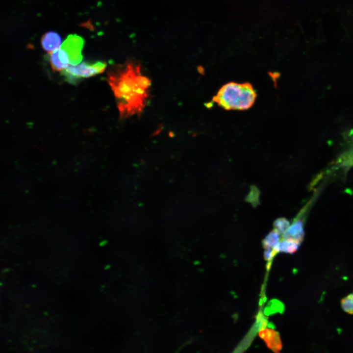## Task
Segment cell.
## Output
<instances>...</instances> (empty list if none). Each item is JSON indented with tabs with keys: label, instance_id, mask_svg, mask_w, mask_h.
Listing matches in <instances>:
<instances>
[{
	"label": "cell",
	"instance_id": "obj_1",
	"mask_svg": "<svg viewBox=\"0 0 353 353\" xmlns=\"http://www.w3.org/2000/svg\"><path fill=\"white\" fill-rule=\"evenodd\" d=\"M139 64L129 61L113 67L107 72V81L115 98L120 118L140 115L149 97V90L139 83Z\"/></svg>",
	"mask_w": 353,
	"mask_h": 353
},
{
	"label": "cell",
	"instance_id": "obj_2",
	"mask_svg": "<svg viewBox=\"0 0 353 353\" xmlns=\"http://www.w3.org/2000/svg\"><path fill=\"white\" fill-rule=\"evenodd\" d=\"M256 97L255 91L250 83L231 82L219 89L213 101L226 110H243L253 104Z\"/></svg>",
	"mask_w": 353,
	"mask_h": 353
},
{
	"label": "cell",
	"instance_id": "obj_3",
	"mask_svg": "<svg viewBox=\"0 0 353 353\" xmlns=\"http://www.w3.org/2000/svg\"><path fill=\"white\" fill-rule=\"evenodd\" d=\"M84 40L76 34L68 36L60 47L50 53V62L52 69L60 71L69 65H76L82 60Z\"/></svg>",
	"mask_w": 353,
	"mask_h": 353
},
{
	"label": "cell",
	"instance_id": "obj_4",
	"mask_svg": "<svg viewBox=\"0 0 353 353\" xmlns=\"http://www.w3.org/2000/svg\"><path fill=\"white\" fill-rule=\"evenodd\" d=\"M106 63L97 61L93 63L83 62L76 65H69L62 71L61 74L66 80L75 84L79 79L88 78L101 74L105 69Z\"/></svg>",
	"mask_w": 353,
	"mask_h": 353
},
{
	"label": "cell",
	"instance_id": "obj_5",
	"mask_svg": "<svg viewBox=\"0 0 353 353\" xmlns=\"http://www.w3.org/2000/svg\"><path fill=\"white\" fill-rule=\"evenodd\" d=\"M301 217V215H299L293 220L288 229L281 235V239L291 240L302 244L305 232L304 222Z\"/></svg>",
	"mask_w": 353,
	"mask_h": 353
},
{
	"label": "cell",
	"instance_id": "obj_6",
	"mask_svg": "<svg viewBox=\"0 0 353 353\" xmlns=\"http://www.w3.org/2000/svg\"><path fill=\"white\" fill-rule=\"evenodd\" d=\"M41 43L43 50L50 54L60 47L62 38L57 32L49 31L43 35Z\"/></svg>",
	"mask_w": 353,
	"mask_h": 353
},
{
	"label": "cell",
	"instance_id": "obj_7",
	"mask_svg": "<svg viewBox=\"0 0 353 353\" xmlns=\"http://www.w3.org/2000/svg\"><path fill=\"white\" fill-rule=\"evenodd\" d=\"M259 334L272 350L277 352L280 349L281 347L280 340L275 331L271 329H263L259 332Z\"/></svg>",
	"mask_w": 353,
	"mask_h": 353
},
{
	"label": "cell",
	"instance_id": "obj_8",
	"mask_svg": "<svg viewBox=\"0 0 353 353\" xmlns=\"http://www.w3.org/2000/svg\"><path fill=\"white\" fill-rule=\"evenodd\" d=\"M301 245L293 240L281 238L278 244L273 249L277 254L279 252L294 254L298 250Z\"/></svg>",
	"mask_w": 353,
	"mask_h": 353
},
{
	"label": "cell",
	"instance_id": "obj_9",
	"mask_svg": "<svg viewBox=\"0 0 353 353\" xmlns=\"http://www.w3.org/2000/svg\"><path fill=\"white\" fill-rule=\"evenodd\" d=\"M280 234L275 230L271 231L262 240V244L264 249L274 248L279 242Z\"/></svg>",
	"mask_w": 353,
	"mask_h": 353
},
{
	"label": "cell",
	"instance_id": "obj_10",
	"mask_svg": "<svg viewBox=\"0 0 353 353\" xmlns=\"http://www.w3.org/2000/svg\"><path fill=\"white\" fill-rule=\"evenodd\" d=\"M290 225V222L286 218L280 217L277 219L274 222V230L282 235L288 229Z\"/></svg>",
	"mask_w": 353,
	"mask_h": 353
},
{
	"label": "cell",
	"instance_id": "obj_11",
	"mask_svg": "<svg viewBox=\"0 0 353 353\" xmlns=\"http://www.w3.org/2000/svg\"><path fill=\"white\" fill-rule=\"evenodd\" d=\"M341 305L345 312L353 314V292L341 300Z\"/></svg>",
	"mask_w": 353,
	"mask_h": 353
},
{
	"label": "cell",
	"instance_id": "obj_12",
	"mask_svg": "<svg viewBox=\"0 0 353 353\" xmlns=\"http://www.w3.org/2000/svg\"><path fill=\"white\" fill-rule=\"evenodd\" d=\"M259 190L255 186H252L249 194L246 197L247 201L255 206L259 203Z\"/></svg>",
	"mask_w": 353,
	"mask_h": 353
},
{
	"label": "cell",
	"instance_id": "obj_13",
	"mask_svg": "<svg viewBox=\"0 0 353 353\" xmlns=\"http://www.w3.org/2000/svg\"><path fill=\"white\" fill-rule=\"evenodd\" d=\"M277 253L275 251L273 248H266L265 249L263 257L264 259L267 261V269L268 271L270 269L272 261Z\"/></svg>",
	"mask_w": 353,
	"mask_h": 353
}]
</instances>
